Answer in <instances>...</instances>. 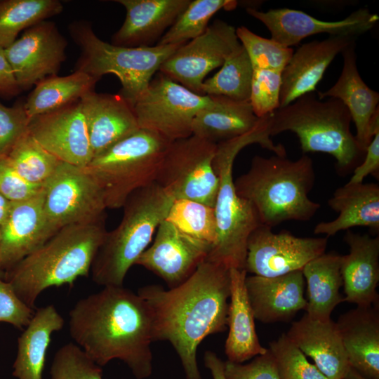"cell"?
Segmentation results:
<instances>
[{
    "instance_id": "cell-44",
    "label": "cell",
    "mask_w": 379,
    "mask_h": 379,
    "mask_svg": "<svg viewBox=\"0 0 379 379\" xmlns=\"http://www.w3.org/2000/svg\"><path fill=\"white\" fill-rule=\"evenodd\" d=\"M44 186L24 179L11 166L6 157L0 158V193L11 202L21 201L37 196Z\"/></svg>"
},
{
    "instance_id": "cell-23",
    "label": "cell",
    "mask_w": 379,
    "mask_h": 379,
    "mask_svg": "<svg viewBox=\"0 0 379 379\" xmlns=\"http://www.w3.org/2000/svg\"><path fill=\"white\" fill-rule=\"evenodd\" d=\"M245 284L255 319L261 322L287 321L306 308L301 270L273 277L246 276Z\"/></svg>"
},
{
    "instance_id": "cell-24",
    "label": "cell",
    "mask_w": 379,
    "mask_h": 379,
    "mask_svg": "<svg viewBox=\"0 0 379 379\" xmlns=\"http://www.w3.org/2000/svg\"><path fill=\"white\" fill-rule=\"evenodd\" d=\"M81 102L93 158L140 129L133 106L120 93L93 91Z\"/></svg>"
},
{
    "instance_id": "cell-28",
    "label": "cell",
    "mask_w": 379,
    "mask_h": 379,
    "mask_svg": "<svg viewBox=\"0 0 379 379\" xmlns=\"http://www.w3.org/2000/svg\"><path fill=\"white\" fill-rule=\"evenodd\" d=\"M245 270L230 269V302L227 312L228 335L225 352L229 361L241 364L267 349L259 341L255 327V317L251 306L245 280Z\"/></svg>"
},
{
    "instance_id": "cell-39",
    "label": "cell",
    "mask_w": 379,
    "mask_h": 379,
    "mask_svg": "<svg viewBox=\"0 0 379 379\" xmlns=\"http://www.w3.org/2000/svg\"><path fill=\"white\" fill-rule=\"evenodd\" d=\"M236 34L248 54L253 70L282 72L294 52L292 48L284 47L272 39L262 37L244 26L236 28Z\"/></svg>"
},
{
    "instance_id": "cell-22",
    "label": "cell",
    "mask_w": 379,
    "mask_h": 379,
    "mask_svg": "<svg viewBox=\"0 0 379 379\" xmlns=\"http://www.w3.org/2000/svg\"><path fill=\"white\" fill-rule=\"evenodd\" d=\"M126 10L112 44L124 47L152 46L174 23L191 0H117Z\"/></svg>"
},
{
    "instance_id": "cell-36",
    "label": "cell",
    "mask_w": 379,
    "mask_h": 379,
    "mask_svg": "<svg viewBox=\"0 0 379 379\" xmlns=\"http://www.w3.org/2000/svg\"><path fill=\"white\" fill-rule=\"evenodd\" d=\"M165 220L182 234L208 247L211 251L215 246L218 228L214 207L194 201L176 199Z\"/></svg>"
},
{
    "instance_id": "cell-27",
    "label": "cell",
    "mask_w": 379,
    "mask_h": 379,
    "mask_svg": "<svg viewBox=\"0 0 379 379\" xmlns=\"http://www.w3.org/2000/svg\"><path fill=\"white\" fill-rule=\"evenodd\" d=\"M376 304L341 314L336 325L349 364L367 379H379V312Z\"/></svg>"
},
{
    "instance_id": "cell-16",
    "label": "cell",
    "mask_w": 379,
    "mask_h": 379,
    "mask_svg": "<svg viewBox=\"0 0 379 379\" xmlns=\"http://www.w3.org/2000/svg\"><path fill=\"white\" fill-rule=\"evenodd\" d=\"M246 12L265 25L270 32V39L287 48L317 34L355 37L371 29L379 20L377 14L364 8L335 21L319 20L303 11L288 8H272L266 12L246 8Z\"/></svg>"
},
{
    "instance_id": "cell-4",
    "label": "cell",
    "mask_w": 379,
    "mask_h": 379,
    "mask_svg": "<svg viewBox=\"0 0 379 379\" xmlns=\"http://www.w3.org/2000/svg\"><path fill=\"white\" fill-rule=\"evenodd\" d=\"M315 182L312 159L255 155L249 169L234 180L237 194L254 207L261 225L272 228L286 221H308L321 205L309 198Z\"/></svg>"
},
{
    "instance_id": "cell-15",
    "label": "cell",
    "mask_w": 379,
    "mask_h": 379,
    "mask_svg": "<svg viewBox=\"0 0 379 379\" xmlns=\"http://www.w3.org/2000/svg\"><path fill=\"white\" fill-rule=\"evenodd\" d=\"M67 45L55 23L44 20L25 29L5 48L20 90H28L46 77L57 75L66 59Z\"/></svg>"
},
{
    "instance_id": "cell-19",
    "label": "cell",
    "mask_w": 379,
    "mask_h": 379,
    "mask_svg": "<svg viewBox=\"0 0 379 379\" xmlns=\"http://www.w3.org/2000/svg\"><path fill=\"white\" fill-rule=\"evenodd\" d=\"M44 199V189L31 199L11 202L8 215L0 227V271L4 276L55 234L47 222Z\"/></svg>"
},
{
    "instance_id": "cell-41",
    "label": "cell",
    "mask_w": 379,
    "mask_h": 379,
    "mask_svg": "<svg viewBox=\"0 0 379 379\" xmlns=\"http://www.w3.org/2000/svg\"><path fill=\"white\" fill-rule=\"evenodd\" d=\"M51 379H105L102 368L77 345L69 343L55 353Z\"/></svg>"
},
{
    "instance_id": "cell-47",
    "label": "cell",
    "mask_w": 379,
    "mask_h": 379,
    "mask_svg": "<svg viewBox=\"0 0 379 379\" xmlns=\"http://www.w3.org/2000/svg\"><path fill=\"white\" fill-rule=\"evenodd\" d=\"M372 175L378 179L379 176V131L373 135L367 146L362 161L353 170V174L347 183L364 182V179Z\"/></svg>"
},
{
    "instance_id": "cell-1",
    "label": "cell",
    "mask_w": 379,
    "mask_h": 379,
    "mask_svg": "<svg viewBox=\"0 0 379 379\" xmlns=\"http://www.w3.org/2000/svg\"><path fill=\"white\" fill-rule=\"evenodd\" d=\"M230 269L205 259L183 283L166 290L147 285L138 294L152 317L153 341H168L187 379H201L197 352L203 340L227 327Z\"/></svg>"
},
{
    "instance_id": "cell-34",
    "label": "cell",
    "mask_w": 379,
    "mask_h": 379,
    "mask_svg": "<svg viewBox=\"0 0 379 379\" xmlns=\"http://www.w3.org/2000/svg\"><path fill=\"white\" fill-rule=\"evenodd\" d=\"M62 9L58 0L0 1V48H6L21 31L60 14Z\"/></svg>"
},
{
    "instance_id": "cell-18",
    "label": "cell",
    "mask_w": 379,
    "mask_h": 379,
    "mask_svg": "<svg viewBox=\"0 0 379 379\" xmlns=\"http://www.w3.org/2000/svg\"><path fill=\"white\" fill-rule=\"evenodd\" d=\"M206 246L180 232L164 220L153 243L135 262L161 278L169 288L185 281L210 253Z\"/></svg>"
},
{
    "instance_id": "cell-48",
    "label": "cell",
    "mask_w": 379,
    "mask_h": 379,
    "mask_svg": "<svg viewBox=\"0 0 379 379\" xmlns=\"http://www.w3.org/2000/svg\"><path fill=\"white\" fill-rule=\"evenodd\" d=\"M21 91L6 58L5 49L0 48V95L11 98Z\"/></svg>"
},
{
    "instance_id": "cell-6",
    "label": "cell",
    "mask_w": 379,
    "mask_h": 379,
    "mask_svg": "<svg viewBox=\"0 0 379 379\" xmlns=\"http://www.w3.org/2000/svg\"><path fill=\"white\" fill-rule=\"evenodd\" d=\"M351 122L350 114L340 100H320L312 92L271 114L270 133L272 137L288 131L294 133L304 154L333 156L337 171L343 175L353 171L365 155L351 131Z\"/></svg>"
},
{
    "instance_id": "cell-45",
    "label": "cell",
    "mask_w": 379,
    "mask_h": 379,
    "mask_svg": "<svg viewBox=\"0 0 379 379\" xmlns=\"http://www.w3.org/2000/svg\"><path fill=\"white\" fill-rule=\"evenodd\" d=\"M227 379H279L274 358L269 349L246 364L224 363Z\"/></svg>"
},
{
    "instance_id": "cell-38",
    "label": "cell",
    "mask_w": 379,
    "mask_h": 379,
    "mask_svg": "<svg viewBox=\"0 0 379 379\" xmlns=\"http://www.w3.org/2000/svg\"><path fill=\"white\" fill-rule=\"evenodd\" d=\"M7 159L30 183L44 186L62 162L45 149L29 133L16 143Z\"/></svg>"
},
{
    "instance_id": "cell-31",
    "label": "cell",
    "mask_w": 379,
    "mask_h": 379,
    "mask_svg": "<svg viewBox=\"0 0 379 379\" xmlns=\"http://www.w3.org/2000/svg\"><path fill=\"white\" fill-rule=\"evenodd\" d=\"M64 319L53 305L34 312L18 339V354L13 375L18 379H42L51 335L60 331Z\"/></svg>"
},
{
    "instance_id": "cell-7",
    "label": "cell",
    "mask_w": 379,
    "mask_h": 379,
    "mask_svg": "<svg viewBox=\"0 0 379 379\" xmlns=\"http://www.w3.org/2000/svg\"><path fill=\"white\" fill-rule=\"evenodd\" d=\"M173 201L156 182L128 197L120 223L107 232L92 263L90 273L95 283L123 286L127 272L148 248Z\"/></svg>"
},
{
    "instance_id": "cell-21",
    "label": "cell",
    "mask_w": 379,
    "mask_h": 379,
    "mask_svg": "<svg viewBox=\"0 0 379 379\" xmlns=\"http://www.w3.org/2000/svg\"><path fill=\"white\" fill-rule=\"evenodd\" d=\"M354 41L352 36H329L298 47L281 72L280 107L314 92L335 56Z\"/></svg>"
},
{
    "instance_id": "cell-5",
    "label": "cell",
    "mask_w": 379,
    "mask_h": 379,
    "mask_svg": "<svg viewBox=\"0 0 379 379\" xmlns=\"http://www.w3.org/2000/svg\"><path fill=\"white\" fill-rule=\"evenodd\" d=\"M105 220L65 226L35 251L7 271L5 279L32 309L46 288L72 286L88 277L107 230Z\"/></svg>"
},
{
    "instance_id": "cell-52",
    "label": "cell",
    "mask_w": 379,
    "mask_h": 379,
    "mask_svg": "<svg viewBox=\"0 0 379 379\" xmlns=\"http://www.w3.org/2000/svg\"><path fill=\"white\" fill-rule=\"evenodd\" d=\"M0 241H1V232H0ZM3 273L0 271V277H2ZM4 275V274H3Z\"/></svg>"
},
{
    "instance_id": "cell-46",
    "label": "cell",
    "mask_w": 379,
    "mask_h": 379,
    "mask_svg": "<svg viewBox=\"0 0 379 379\" xmlns=\"http://www.w3.org/2000/svg\"><path fill=\"white\" fill-rule=\"evenodd\" d=\"M34 310L19 298L7 281L0 277V321L22 328L30 321Z\"/></svg>"
},
{
    "instance_id": "cell-30",
    "label": "cell",
    "mask_w": 379,
    "mask_h": 379,
    "mask_svg": "<svg viewBox=\"0 0 379 379\" xmlns=\"http://www.w3.org/2000/svg\"><path fill=\"white\" fill-rule=\"evenodd\" d=\"M211 96V103L199 110L192 125V135L218 144L252 131L260 121L249 101Z\"/></svg>"
},
{
    "instance_id": "cell-8",
    "label": "cell",
    "mask_w": 379,
    "mask_h": 379,
    "mask_svg": "<svg viewBox=\"0 0 379 379\" xmlns=\"http://www.w3.org/2000/svg\"><path fill=\"white\" fill-rule=\"evenodd\" d=\"M69 34L80 49L75 71L98 79L113 74L120 81V94L133 106L146 90L161 65L182 45L124 47L100 39L85 20L69 26Z\"/></svg>"
},
{
    "instance_id": "cell-32",
    "label": "cell",
    "mask_w": 379,
    "mask_h": 379,
    "mask_svg": "<svg viewBox=\"0 0 379 379\" xmlns=\"http://www.w3.org/2000/svg\"><path fill=\"white\" fill-rule=\"evenodd\" d=\"M340 263L341 255L324 253L302 268L307 291L305 310L311 319L322 321L331 320L335 307L344 302L340 293L343 286Z\"/></svg>"
},
{
    "instance_id": "cell-40",
    "label": "cell",
    "mask_w": 379,
    "mask_h": 379,
    "mask_svg": "<svg viewBox=\"0 0 379 379\" xmlns=\"http://www.w3.org/2000/svg\"><path fill=\"white\" fill-rule=\"evenodd\" d=\"M279 379H328L308 361L306 356L283 333L269 343Z\"/></svg>"
},
{
    "instance_id": "cell-2",
    "label": "cell",
    "mask_w": 379,
    "mask_h": 379,
    "mask_svg": "<svg viewBox=\"0 0 379 379\" xmlns=\"http://www.w3.org/2000/svg\"><path fill=\"white\" fill-rule=\"evenodd\" d=\"M71 338L98 366L124 361L137 379L152 372L149 307L124 286H107L78 300L69 314Z\"/></svg>"
},
{
    "instance_id": "cell-49",
    "label": "cell",
    "mask_w": 379,
    "mask_h": 379,
    "mask_svg": "<svg viewBox=\"0 0 379 379\" xmlns=\"http://www.w3.org/2000/svg\"><path fill=\"white\" fill-rule=\"evenodd\" d=\"M204 364L209 369L213 379H227L224 371V362L213 352H205Z\"/></svg>"
},
{
    "instance_id": "cell-10",
    "label": "cell",
    "mask_w": 379,
    "mask_h": 379,
    "mask_svg": "<svg viewBox=\"0 0 379 379\" xmlns=\"http://www.w3.org/2000/svg\"><path fill=\"white\" fill-rule=\"evenodd\" d=\"M216 147L193 135L171 142L156 182L174 200H191L214 207L219 187L213 165Z\"/></svg>"
},
{
    "instance_id": "cell-33",
    "label": "cell",
    "mask_w": 379,
    "mask_h": 379,
    "mask_svg": "<svg viewBox=\"0 0 379 379\" xmlns=\"http://www.w3.org/2000/svg\"><path fill=\"white\" fill-rule=\"evenodd\" d=\"M98 79L75 71L67 76L53 75L39 81L24 102L29 118L50 112L78 100L94 91Z\"/></svg>"
},
{
    "instance_id": "cell-42",
    "label": "cell",
    "mask_w": 379,
    "mask_h": 379,
    "mask_svg": "<svg viewBox=\"0 0 379 379\" xmlns=\"http://www.w3.org/2000/svg\"><path fill=\"white\" fill-rule=\"evenodd\" d=\"M281 71L253 70L249 102L258 118L270 115L280 107Z\"/></svg>"
},
{
    "instance_id": "cell-37",
    "label": "cell",
    "mask_w": 379,
    "mask_h": 379,
    "mask_svg": "<svg viewBox=\"0 0 379 379\" xmlns=\"http://www.w3.org/2000/svg\"><path fill=\"white\" fill-rule=\"evenodd\" d=\"M234 0H194L178 17L157 45H183L202 34L212 16L224 8L234 9Z\"/></svg>"
},
{
    "instance_id": "cell-26",
    "label": "cell",
    "mask_w": 379,
    "mask_h": 379,
    "mask_svg": "<svg viewBox=\"0 0 379 379\" xmlns=\"http://www.w3.org/2000/svg\"><path fill=\"white\" fill-rule=\"evenodd\" d=\"M286 334L328 379L345 378L351 366L335 322L312 319L305 314Z\"/></svg>"
},
{
    "instance_id": "cell-14",
    "label": "cell",
    "mask_w": 379,
    "mask_h": 379,
    "mask_svg": "<svg viewBox=\"0 0 379 379\" xmlns=\"http://www.w3.org/2000/svg\"><path fill=\"white\" fill-rule=\"evenodd\" d=\"M328 237H299L288 232L274 233L260 225L247 243L246 272L273 277L302 270L307 263L326 253Z\"/></svg>"
},
{
    "instance_id": "cell-11",
    "label": "cell",
    "mask_w": 379,
    "mask_h": 379,
    "mask_svg": "<svg viewBox=\"0 0 379 379\" xmlns=\"http://www.w3.org/2000/svg\"><path fill=\"white\" fill-rule=\"evenodd\" d=\"M211 101V96L194 93L159 72L133 109L140 128L173 142L192 135L195 115Z\"/></svg>"
},
{
    "instance_id": "cell-17",
    "label": "cell",
    "mask_w": 379,
    "mask_h": 379,
    "mask_svg": "<svg viewBox=\"0 0 379 379\" xmlns=\"http://www.w3.org/2000/svg\"><path fill=\"white\" fill-rule=\"evenodd\" d=\"M28 131L62 162L85 167L93 158L81 99L31 118Z\"/></svg>"
},
{
    "instance_id": "cell-25",
    "label": "cell",
    "mask_w": 379,
    "mask_h": 379,
    "mask_svg": "<svg viewBox=\"0 0 379 379\" xmlns=\"http://www.w3.org/2000/svg\"><path fill=\"white\" fill-rule=\"evenodd\" d=\"M344 241L350 247V253L341 255L344 302L357 307L375 305L378 300L379 237L347 230Z\"/></svg>"
},
{
    "instance_id": "cell-12",
    "label": "cell",
    "mask_w": 379,
    "mask_h": 379,
    "mask_svg": "<svg viewBox=\"0 0 379 379\" xmlns=\"http://www.w3.org/2000/svg\"><path fill=\"white\" fill-rule=\"evenodd\" d=\"M44 189V213L54 232L67 225L105 220L102 192L84 167L62 162Z\"/></svg>"
},
{
    "instance_id": "cell-35",
    "label": "cell",
    "mask_w": 379,
    "mask_h": 379,
    "mask_svg": "<svg viewBox=\"0 0 379 379\" xmlns=\"http://www.w3.org/2000/svg\"><path fill=\"white\" fill-rule=\"evenodd\" d=\"M220 67L213 77L204 80L202 95L249 101L253 69L241 44L232 52Z\"/></svg>"
},
{
    "instance_id": "cell-3",
    "label": "cell",
    "mask_w": 379,
    "mask_h": 379,
    "mask_svg": "<svg viewBox=\"0 0 379 379\" xmlns=\"http://www.w3.org/2000/svg\"><path fill=\"white\" fill-rule=\"evenodd\" d=\"M260 145L276 155H284L285 147L274 144L270 133V115L261 119L250 132L236 138L217 144L213 161L219 178V187L214 206L218 238L206 258L228 269L244 270L248 239L260 224L252 204L239 197L235 190L233 166L238 154L246 146Z\"/></svg>"
},
{
    "instance_id": "cell-29",
    "label": "cell",
    "mask_w": 379,
    "mask_h": 379,
    "mask_svg": "<svg viewBox=\"0 0 379 379\" xmlns=\"http://www.w3.org/2000/svg\"><path fill=\"white\" fill-rule=\"evenodd\" d=\"M338 216L321 222L314 228L316 234L326 237L354 227H367L379 230V186L376 183L348 184L338 187L328 201Z\"/></svg>"
},
{
    "instance_id": "cell-43",
    "label": "cell",
    "mask_w": 379,
    "mask_h": 379,
    "mask_svg": "<svg viewBox=\"0 0 379 379\" xmlns=\"http://www.w3.org/2000/svg\"><path fill=\"white\" fill-rule=\"evenodd\" d=\"M29 124L24 102L6 107L0 102V158L6 157L28 132Z\"/></svg>"
},
{
    "instance_id": "cell-50",
    "label": "cell",
    "mask_w": 379,
    "mask_h": 379,
    "mask_svg": "<svg viewBox=\"0 0 379 379\" xmlns=\"http://www.w3.org/2000/svg\"><path fill=\"white\" fill-rule=\"evenodd\" d=\"M11 206V201L0 193V227L6 220Z\"/></svg>"
},
{
    "instance_id": "cell-9",
    "label": "cell",
    "mask_w": 379,
    "mask_h": 379,
    "mask_svg": "<svg viewBox=\"0 0 379 379\" xmlns=\"http://www.w3.org/2000/svg\"><path fill=\"white\" fill-rule=\"evenodd\" d=\"M171 142L140 128L84 167L100 187L107 208L123 207L134 192L156 182Z\"/></svg>"
},
{
    "instance_id": "cell-20",
    "label": "cell",
    "mask_w": 379,
    "mask_h": 379,
    "mask_svg": "<svg viewBox=\"0 0 379 379\" xmlns=\"http://www.w3.org/2000/svg\"><path fill=\"white\" fill-rule=\"evenodd\" d=\"M343 65L333 86L319 91L317 98H334L347 108L356 127L355 138L361 149H366L374 134L379 131V93L369 88L362 79L357 66L355 41L341 53Z\"/></svg>"
},
{
    "instance_id": "cell-51",
    "label": "cell",
    "mask_w": 379,
    "mask_h": 379,
    "mask_svg": "<svg viewBox=\"0 0 379 379\" xmlns=\"http://www.w3.org/2000/svg\"><path fill=\"white\" fill-rule=\"evenodd\" d=\"M345 379H367L353 368H350Z\"/></svg>"
},
{
    "instance_id": "cell-13",
    "label": "cell",
    "mask_w": 379,
    "mask_h": 379,
    "mask_svg": "<svg viewBox=\"0 0 379 379\" xmlns=\"http://www.w3.org/2000/svg\"><path fill=\"white\" fill-rule=\"evenodd\" d=\"M240 44L236 28L223 20H215L202 34L180 46L161 65L159 72L202 95L201 86L206 77L221 67Z\"/></svg>"
}]
</instances>
